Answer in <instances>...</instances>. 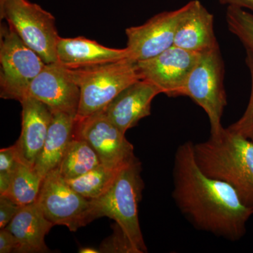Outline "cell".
<instances>
[{
    "instance_id": "cell-1",
    "label": "cell",
    "mask_w": 253,
    "mask_h": 253,
    "mask_svg": "<svg viewBox=\"0 0 253 253\" xmlns=\"http://www.w3.org/2000/svg\"><path fill=\"white\" fill-rule=\"evenodd\" d=\"M194 145L187 141L176 149L173 199L196 229L238 241L246 234L253 210L232 186L203 172L195 157Z\"/></svg>"
},
{
    "instance_id": "cell-2",
    "label": "cell",
    "mask_w": 253,
    "mask_h": 253,
    "mask_svg": "<svg viewBox=\"0 0 253 253\" xmlns=\"http://www.w3.org/2000/svg\"><path fill=\"white\" fill-rule=\"evenodd\" d=\"M194 149L203 172L232 186L253 210V141L223 128Z\"/></svg>"
},
{
    "instance_id": "cell-3",
    "label": "cell",
    "mask_w": 253,
    "mask_h": 253,
    "mask_svg": "<svg viewBox=\"0 0 253 253\" xmlns=\"http://www.w3.org/2000/svg\"><path fill=\"white\" fill-rule=\"evenodd\" d=\"M141 164L134 158L118 172L109 189L91 199V217H107L116 221L138 253H147L139 220V203L144 184Z\"/></svg>"
},
{
    "instance_id": "cell-4",
    "label": "cell",
    "mask_w": 253,
    "mask_h": 253,
    "mask_svg": "<svg viewBox=\"0 0 253 253\" xmlns=\"http://www.w3.org/2000/svg\"><path fill=\"white\" fill-rule=\"evenodd\" d=\"M69 69L81 90L76 120L103 111L123 89L141 80L137 62L129 58L98 66Z\"/></svg>"
},
{
    "instance_id": "cell-5",
    "label": "cell",
    "mask_w": 253,
    "mask_h": 253,
    "mask_svg": "<svg viewBox=\"0 0 253 253\" xmlns=\"http://www.w3.org/2000/svg\"><path fill=\"white\" fill-rule=\"evenodd\" d=\"M0 16L44 63L59 62L60 37L51 13L28 0H0Z\"/></svg>"
},
{
    "instance_id": "cell-6",
    "label": "cell",
    "mask_w": 253,
    "mask_h": 253,
    "mask_svg": "<svg viewBox=\"0 0 253 253\" xmlns=\"http://www.w3.org/2000/svg\"><path fill=\"white\" fill-rule=\"evenodd\" d=\"M0 32V96L21 102L46 63L9 26L1 24Z\"/></svg>"
},
{
    "instance_id": "cell-7",
    "label": "cell",
    "mask_w": 253,
    "mask_h": 253,
    "mask_svg": "<svg viewBox=\"0 0 253 253\" xmlns=\"http://www.w3.org/2000/svg\"><path fill=\"white\" fill-rule=\"evenodd\" d=\"M224 76V61L217 45L201 53L184 89V96L191 98L208 115L211 134H216L224 128L221 117L227 104Z\"/></svg>"
},
{
    "instance_id": "cell-8",
    "label": "cell",
    "mask_w": 253,
    "mask_h": 253,
    "mask_svg": "<svg viewBox=\"0 0 253 253\" xmlns=\"http://www.w3.org/2000/svg\"><path fill=\"white\" fill-rule=\"evenodd\" d=\"M36 201L51 222L70 231H76L93 221L91 200L75 191L57 168L44 176Z\"/></svg>"
},
{
    "instance_id": "cell-9",
    "label": "cell",
    "mask_w": 253,
    "mask_h": 253,
    "mask_svg": "<svg viewBox=\"0 0 253 253\" xmlns=\"http://www.w3.org/2000/svg\"><path fill=\"white\" fill-rule=\"evenodd\" d=\"M74 136L87 141L106 167L121 169L136 158L134 146L104 110L76 120Z\"/></svg>"
},
{
    "instance_id": "cell-10",
    "label": "cell",
    "mask_w": 253,
    "mask_h": 253,
    "mask_svg": "<svg viewBox=\"0 0 253 253\" xmlns=\"http://www.w3.org/2000/svg\"><path fill=\"white\" fill-rule=\"evenodd\" d=\"M201 53L176 46L151 59L136 61L141 79L151 82L169 97L184 96L186 81Z\"/></svg>"
},
{
    "instance_id": "cell-11",
    "label": "cell",
    "mask_w": 253,
    "mask_h": 253,
    "mask_svg": "<svg viewBox=\"0 0 253 253\" xmlns=\"http://www.w3.org/2000/svg\"><path fill=\"white\" fill-rule=\"evenodd\" d=\"M186 9L164 11L141 26L126 28V49L129 59L145 61L161 54L174 46L176 29Z\"/></svg>"
},
{
    "instance_id": "cell-12",
    "label": "cell",
    "mask_w": 253,
    "mask_h": 253,
    "mask_svg": "<svg viewBox=\"0 0 253 253\" xmlns=\"http://www.w3.org/2000/svg\"><path fill=\"white\" fill-rule=\"evenodd\" d=\"M26 97L41 101L52 113H66L76 118L81 90L69 68L59 62L51 63L31 82Z\"/></svg>"
},
{
    "instance_id": "cell-13",
    "label": "cell",
    "mask_w": 253,
    "mask_h": 253,
    "mask_svg": "<svg viewBox=\"0 0 253 253\" xmlns=\"http://www.w3.org/2000/svg\"><path fill=\"white\" fill-rule=\"evenodd\" d=\"M161 93V89L151 82L139 80L123 89L106 106L104 112L126 134L141 119L151 115L153 99Z\"/></svg>"
},
{
    "instance_id": "cell-14",
    "label": "cell",
    "mask_w": 253,
    "mask_h": 253,
    "mask_svg": "<svg viewBox=\"0 0 253 253\" xmlns=\"http://www.w3.org/2000/svg\"><path fill=\"white\" fill-rule=\"evenodd\" d=\"M20 103L22 129L15 144L21 161L34 166L45 142L53 113L45 104L33 98H24Z\"/></svg>"
},
{
    "instance_id": "cell-15",
    "label": "cell",
    "mask_w": 253,
    "mask_h": 253,
    "mask_svg": "<svg viewBox=\"0 0 253 253\" xmlns=\"http://www.w3.org/2000/svg\"><path fill=\"white\" fill-rule=\"evenodd\" d=\"M174 38V46L192 52L202 53L219 45L214 32V16L199 0L186 4Z\"/></svg>"
},
{
    "instance_id": "cell-16",
    "label": "cell",
    "mask_w": 253,
    "mask_h": 253,
    "mask_svg": "<svg viewBox=\"0 0 253 253\" xmlns=\"http://www.w3.org/2000/svg\"><path fill=\"white\" fill-rule=\"evenodd\" d=\"M58 61L71 69L116 62L129 58L126 48L113 49L84 37L63 38L56 46Z\"/></svg>"
},
{
    "instance_id": "cell-17",
    "label": "cell",
    "mask_w": 253,
    "mask_h": 253,
    "mask_svg": "<svg viewBox=\"0 0 253 253\" xmlns=\"http://www.w3.org/2000/svg\"><path fill=\"white\" fill-rule=\"evenodd\" d=\"M53 226L36 201L22 206L6 229L16 239L14 253H44L49 252L44 238Z\"/></svg>"
},
{
    "instance_id": "cell-18",
    "label": "cell",
    "mask_w": 253,
    "mask_h": 253,
    "mask_svg": "<svg viewBox=\"0 0 253 253\" xmlns=\"http://www.w3.org/2000/svg\"><path fill=\"white\" fill-rule=\"evenodd\" d=\"M42 150L34 168L42 178L59 167L68 144L74 137L76 117L63 112H54Z\"/></svg>"
},
{
    "instance_id": "cell-19",
    "label": "cell",
    "mask_w": 253,
    "mask_h": 253,
    "mask_svg": "<svg viewBox=\"0 0 253 253\" xmlns=\"http://www.w3.org/2000/svg\"><path fill=\"white\" fill-rule=\"evenodd\" d=\"M102 164L95 150L83 139L74 136L60 163L59 172L66 179H74Z\"/></svg>"
},
{
    "instance_id": "cell-20",
    "label": "cell",
    "mask_w": 253,
    "mask_h": 253,
    "mask_svg": "<svg viewBox=\"0 0 253 253\" xmlns=\"http://www.w3.org/2000/svg\"><path fill=\"white\" fill-rule=\"evenodd\" d=\"M42 181L34 166L20 159L9 191L4 196L21 206L33 204L38 199Z\"/></svg>"
},
{
    "instance_id": "cell-21",
    "label": "cell",
    "mask_w": 253,
    "mask_h": 253,
    "mask_svg": "<svg viewBox=\"0 0 253 253\" xmlns=\"http://www.w3.org/2000/svg\"><path fill=\"white\" fill-rule=\"evenodd\" d=\"M122 168L112 169L101 164L83 175L66 181L83 197L94 199L104 194L109 189Z\"/></svg>"
},
{
    "instance_id": "cell-22",
    "label": "cell",
    "mask_w": 253,
    "mask_h": 253,
    "mask_svg": "<svg viewBox=\"0 0 253 253\" xmlns=\"http://www.w3.org/2000/svg\"><path fill=\"white\" fill-rule=\"evenodd\" d=\"M226 18L229 31L239 38L246 51L253 54V14L242 8L229 6Z\"/></svg>"
},
{
    "instance_id": "cell-23",
    "label": "cell",
    "mask_w": 253,
    "mask_h": 253,
    "mask_svg": "<svg viewBox=\"0 0 253 253\" xmlns=\"http://www.w3.org/2000/svg\"><path fill=\"white\" fill-rule=\"evenodd\" d=\"M246 62L251 76V93L249 104L243 116L228 129L253 141V54L246 51Z\"/></svg>"
},
{
    "instance_id": "cell-24",
    "label": "cell",
    "mask_w": 253,
    "mask_h": 253,
    "mask_svg": "<svg viewBox=\"0 0 253 253\" xmlns=\"http://www.w3.org/2000/svg\"><path fill=\"white\" fill-rule=\"evenodd\" d=\"M20 159L16 144L0 151V196L7 194Z\"/></svg>"
},
{
    "instance_id": "cell-25",
    "label": "cell",
    "mask_w": 253,
    "mask_h": 253,
    "mask_svg": "<svg viewBox=\"0 0 253 253\" xmlns=\"http://www.w3.org/2000/svg\"><path fill=\"white\" fill-rule=\"evenodd\" d=\"M99 250L100 253H138L130 240L116 223L113 228V234L103 241Z\"/></svg>"
},
{
    "instance_id": "cell-26",
    "label": "cell",
    "mask_w": 253,
    "mask_h": 253,
    "mask_svg": "<svg viewBox=\"0 0 253 253\" xmlns=\"http://www.w3.org/2000/svg\"><path fill=\"white\" fill-rule=\"evenodd\" d=\"M21 207L8 196H0V229L9 225Z\"/></svg>"
},
{
    "instance_id": "cell-27",
    "label": "cell",
    "mask_w": 253,
    "mask_h": 253,
    "mask_svg": "<svg viewBox=\"0 0 253 253\" xmlns=\"http://www.w3.org/2000/svg\"><path fill=\"white\" fill-rule=\"evenodd\" d=\"M16 241L14 235L7 229L0 230V253H14Z\"/></svg>"
},
{
    "instance_id": "cell-28",
    "label": "cell",
    "mask_w": 253,
    "mask_h": 253,
    "mask_svg": "<svg viewBox=\"0 0 253 253\" xmlns=\"http://www.w3.org/2000/svg\"><path fill=\"white\" fill-rule=\"evenodd\" d=\"M221 4H228L229 6L246 8L253 11V0H219Z\"/></svg>"
},
{
    "instance_id": "cell-29",
    "label": "cell",
    "mask_w": 253,
    "mask_h": 253,
    "mask_svg": "<svg viewBox=\"0 0 253 253\" xmlns=\"http://www.w3.org/2000/svg\"><path fill=\"white\" fill-rule=\"evenodd\" d=\"M79 253H100L99 250H96L94 248L84 247L82 248L79 250Z\"/></svg>"
}]
</instances>
